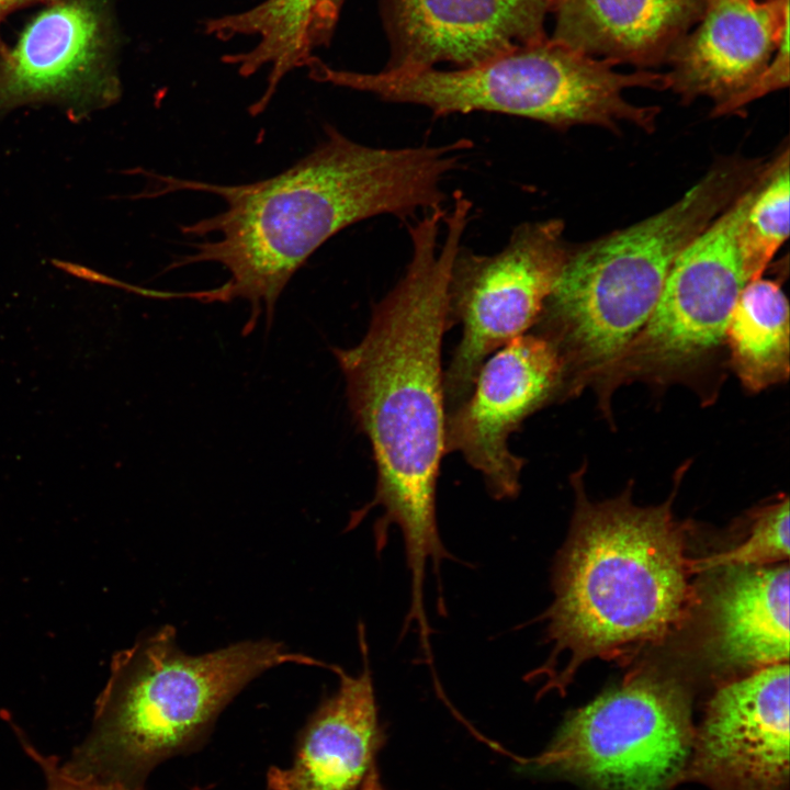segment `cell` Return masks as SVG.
Returning a JSON list of instances; mask_svg holds the SVG:
<instances>
[{"label": "cell", "mask_w": 790, "mask_h": 790, "mask_svg": "<svg viewBox=\"0 0 790 790\" xmlns=\"http://www.w3.org/2000/svg\"><path fill=\"white\" fill-rule=\"evenodd\" d=\"M714 643L723 662L765 667L789 658V567H737L716 590Z\"/></svg>", "instance_id": "17"}, {"label": "cell", "mask_w": 790, "mask_h": 790, "mask_svg": "<svg viewBox=\"0 0 790 790\" xmlns=\"http://www.w3.org/2000/svg\"><path fill=\"white\" fill-rule=\"evenodd\" d=\"M708 0H553L552 40L616 65L653 67L699 22Z\"/></svg>", "instance_id": "16"}, {"label": "cell", "mask_w": 790, "mask_h": 790, "mask_svg": "<svg viewBox=\"0 0 790 790\" xmlns=\"http://www.w3.org/2000/svg\"><path fill=\"white\" fill-rule=\"evenodd\" d=\"M343 0H318L312 25V45L324 44L331 35Z\"/></svg>", "instance_id": "24"}, {"label": "cell", "mask_w": 790, "mask_h": 790, "mask_svg": "<svg viewBox=\"0 0 790 790\" xmlns=\"http://www.w3.org/2000/svg\"><path fill=\"white\" fill-rule=\"evenodd\" d=\"M57 267L63 269L64 271L91 282H97L101 284H106L115 287L123 289L125 291L143 295L146 297H153V298H159V300H171V298H182L183 294L182 292H166V291H157V290H150V289H144L136 285H132L119 280H115L113 278H110L108 275L101 274L100 272H95L93 270H90L88 268L77 266L70 262H64V261H54Z\"/></svg>", "instance_id": "23"}, {"label": "cell", "mask_w": 790, "mask_h": 790, "mask_svg": "<svg viewBox=\"0 0 790 790\" xmlns=\"http://www.w3.org/2000/svg\"><path fill=\"white\" fill-rule=\"evenodd\" d=\"M469 139L437 146L380 148L357 143L326 125L323 139L279 174L242 184H217L150 174L146 196L206 192L224 201L222 212L181 227L185 235L215 236L192 244V252L167 270L212 262L228 280L212 289L211 303L244 300L250 316L242 334L275 304L307 259L348 226L382 214L405 217L441 207L442 181L458 168Z\"/></svg>", "instance_id": "2"}, {"label": "cell", "mask_w": 790, "mask_h": 790, "mask_svg": "<svg viewBox=\"0 0 790 790\" xmlns=\"http://www.w3.org/2000/svg\"><path fill=\"white\" fill-rule=\"evenodd\" d=\"M54 1L55 0H0V29L7 16L13 12L34 5H46ZM8 48L0 31V56L4 55Z\"/></svg>", "instance_id": "25"}, {"label": "cell", "mask_w": 790, "mask_h": 790, "mask_svg": "<svg viewBox=\"0 0 790 790\" xmlns=\"http://www.w3.org/2000/svg\"><path fill=\"white\" fill-rule=\"evenodd\" d=\"M786 34L789 0H708L666 60L668 89L684 102L710 98L718 109L766 69Z\"/></svg>", "instance_id": "14"}, {"label": "cell", "mask_w": 790, "mask_h": 790, "mask_svg": "<svg viewBox=\"0 0 790 790\" xmlns=\"http://www.w3.org/2000/svg\"><path fill=\"white\" fill-rule=\"evenodd\" d=\"M564 396V365L556 349L529 331L487 359L467 399L445 414V453L459 452L495 500L520 492L526 463L508 439L533 413Z\"/></svg>", "instance_id": "11"}, {"label": "cell", "mask_w": 790, "mask_h": 790, "mask_svg": "<svg viewBox=\"0 0 790 790\" xmlns=\"http://www.w3.org/2000/svg\"><path fill=\"white\" fill-rule=\"evenodd\" d=\"M764 171L676 258L654 312L601 376L602 387L685 366L724 343L732 311L749 282L738 235Z\"/></svg>", "instance_id": "9"}, {"label": "cell", "mask_w": 790, "mask_h": 790, "mask_svg": "<svg viewBox=\"0 0 790 790\" xmlns=\"http://www.w3.org/2000/svg\"><path fill=\"white\" fill-rule=\"evenodd\" d=\"M789 304L780 283L758 278L740 294L725 330L730 362L742 384L757 393L788 380Z\"/></svg>", "instance_id": "18"}, {"label": "cell", "mask_w": 790, "mask_h": 790, "mask_svg": "<svg viewBox=\"0 0 790 790\" xmlns=\"http://www.w3.org/2000/svg\"><path fill=\"white\" fill-rule=\"evenodd\" d=\"M334 670L272 640L189 655L163 625L112 661L91 731L63 766L74 776L143 788L151 769L191 748L251 680L283 664Z\"/></svg>", "instance_id": "5"}, {"label": "cell", "mask_w": 790, "mask_h": 790, "mask_svg": "<svg viewBox=\"0 0 790 790\" xmlns=\"http://www.w3.org/2000/svg\"><path fill=\"white\" fill-rule=\"evenodd\" d=\"M25 752L38 764L45 778L44 790H143L115 782L100 781L77 777L68 772L56 756H44L25 740H22Z\"/></svg>", "instance_id": "22"}, {"label": "cell", "mask_w": 790, "mask_h": 790, "mask_svg": "<svg viewBox=\"0 0 790 790\" xmlns=\"http://www.w3.org/2000/svg\"><path fill=\"white\" fill-rule=\"evenodd\" d=\"M695 735L680 686L633 676L571 712L544 752L517 761L586 790H670L686 779Z\"/></svg>", "instance_id": "7"}, {"label": "cell", "mask_w": 790, "mask_h": 790, "mask_svg": "<svg viewBox=\"0 0 790 790\" xmlns=\"http://www.w3.org/2000/svg\"><path fill=\"white\" fill-rule=\"evenodd\" d=\"M686 779L710 790H789V665L721 687L696 730Z\"/></svg>", "instance_id": "12"}, {"label": "cell", "mask_w": 790, "mask_h": 790, "mask_svg": "<svg viewBox=\"0 0 790 790\" xmlns=\"http://www.w3.org/2000/svg\"><path fill=\"white\" fill-rule=\"evenodd\" d=\"M561 219L523 223L494 255L460 247L448 286L449 327L462 337L443 371L445 414L471 395L492 353L537 324L571 247Z\"/></svg>", "instance_id": "8"}, {"label": "cell", "mask_w": 790, "mask_h": 790, "mask_svg": "<svg viewBox=\"0 0 790 790\" xmlns=\"http://www.w3.org/2000/svg\"><path fill=\"white\" fill-rule=\"evenodd\" d=\"M788 557L789 499L783 497L758 511L743 543L720 554L689 561V565L691 572L718 567H760Z\"/></svg>", "instance_id": "20"}, {"label": "cell", "mask_w": 790, "mask_h": 790, "mask_svg": "<svg viewBox=\"0 0 790 790\" xmlns=\"http://www.w3.org/2000/svg\"><path fill=\"white\" fill-rule=\"evenodd\" d=\"M765 166L755 159L721 160L664 211L571 248L530 330L556 349L565 396L597 382L619 359L654 312L676 258Z\"/></svg>", "instance_id": "4"}, {"label": "cell", "mask_w": 790, "mask_h": 790, "mask_svg": "<svg viewBox=\"0 0 790 790\" xmlns=\"http://www.w3.org/2000/svg\"><path fill=\"white\" fill-rule=\"evenodd\" d=\"M789 150L769 162L744 215L738 246L751 281L764 271L789 235Z\"/></svg>", "instance_id": "19"}, {"label": "cell", "mask_w": 790, "mask_h": 790, "mask_svg": "<svg viewBox=\"0 0 790 790\" xmlns=\"http://www.w3.org/2000/svg\"><path fill=\"white\" fill-rule=\"evenodd\" d=\"M360 790H383L379 775L373 766L364 778Z\"/></svg>", "instance_id": "26"}, {"label": "cell", "mask_w": 790, "mask_h": 790, "mask_svg": "<svg viewBox=\"0 0 790 790\" xmlns=\"http://www.w3.org/2000/svg\"><path fill=\"white\" fill-rule=\"evenodd\" d=\"M576 506L566 541L552 569L554 599L541 618L548 661L527 680L563 668L539 695L560 693L591 658H613L664 639L681 621L690 599L682 528L672 499L639 507L631 490L611 500L587 499L582 473L572 476Z\"/></svg>", "instance_id": "3"}, {"label": "cell", "mask_w": 790, "mask_h": 790, "mask_svg": "<svg viewBox=\"0 0 790 790\" xmlns=\"http://www.w3.org/2000/svg\"><path fill=\"white\" fill-rule=\"evenodd\" d=\"M789 84V34L779 43L766 69L741 94L729 103L714 109L713 114L734 112L748 102Z\"/></svg>", "instance_id": "21"}, {"label": "cell", "mask_w": 790, "mask_h": 790, "mask_svg": "<svg viewBox=\"0 0 790 790\" xmlns=\"http://www.w3.org/2000/svg\"><path fill=\"white\" fill-rule=\"evenodd\" d=\"M361 670L341 667L337 690L324 699L301 731L293 764L271 767L268 790H360L382 745L365 629L358 624Z\"/></svg>", "instance_id": "15"}, {"label": "cell", "mask_w": 790, "mask_h": 790, "mask_svg": "<svg viewBox=\"0 0 790 790\" xmlns=\"http://www.w3.org/2000/svg\"><path fill=\"white\" fill-rule=\"evenodd\" d=\"M112 0H55L24 24L0 56V117L52 103L79 122L122 94Z\"/></svg>", "instance_id": "10"}, {"label": "cell", "mask_w": 790, "mask_h": 790, "mask_svg": "<svg viewBox=\"0 0 790 790\" xmlns=\"http://www.w3.org/2000/svg\"><path fill=\"white\" fill-rule=\"evenodd\" d=\"M471 211L458 200L447 214L436 208L410 226L409 263L373 307L365 336L351 348H332L350 413L370 442L376 467L374 496L351 512L347 530L375 507L383 510L373 524L375 551H383L395 524L404 540L414 601L425 597L429 562L440 584L443 560L455 561L441 540L436 512L445 454L441 346L450 329L451 267Z\"/></svg>", "instance_id": "1"}, {"label": "cell", "mask_w": 790, "mask_h": 790, "mask_svg": "<svg viewBox=\"0 0 790 790\" xmlns=\"http://www.w3.org/2000/svg\"><path fill=\"white\" fill-rule=\"evenodd\" d=\"M553 0H385L386 69L473 66L548 38Z\"/></svg>", "instance_id": "13"}, {"label": "cell", "mask_w": 790, "mask_h": 790, "mask_svg": "<svg viewBox=\"0 0 790 790\" xmlns=\"http://www.w3.org/2000/svg\"><path fill=\"white\" fill-rule=\"evenodd\" d=\"M614 66L548 37L458 70L432 67L364 74L335 69L318 59L309 77L387 102L420 105L436 116L483 111L557 128L591 124L616 131L621 123H630L652 132L658 108L633 104L623 91L666 89V75L643 69L623 74Z\"/></svg>", "instance_id": "6"}]
</instances>
